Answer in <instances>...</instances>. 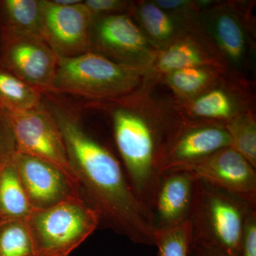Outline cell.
<instances>
[{
  "instance_id": "6",
  "label": "cell",
  "mask_w": 256,
  "mask_h": 256,
  "mask_svg": "<svg viewBox=\"0 0 256 256\" xmlns=\"http://www.w3.org/2000/svg\"><path fill=\"white\" fill-rule=\"evenodd\" d=\"M252 6V2L213 1L194 18L228 70L248 78L256 56Z\"/></svg>"
},
{
  "instance_id": "14",
  "label": "cell",
  "mask_w": 256,
  "mask_h": 256,
  "mask_svg": "<svg viewBox=\"0 0 256 256\" xmlns=\"http://www.w3.org/2000/svg\"><path fill=\"white\" fill-rule=\"evenodd\" d=\"M176 170L188 171L197 180L256 205V168L232 146L195 164Z\"/></svg>"
},
{
  "instance_id": "5",
  "label": "cell",
  "mask_w": 256,
  "mask_h": 256,
  "mask_svg": "<svg viewBox=\"0 0 256 256\" xmlns=\"http://www.w3.org/2000/svg\"><path fill=\"white\" fill-rule=\"evenodd\" d=\"M24 223L35 256H68L94 233L100 216L80 195L34 210Z\"/></svg>"
},
{
  "instance_id": "13",
  "label": "cell",
  "mask_w": 256,
  "mask_h": 256,
  "mask_svg": "<svg viewBox=\"0 0 256 256\" xmlns=\"http://www.w3.org/2000/svg\"><path fill=\"white\" fill-rule=\"evenodd\" d=\"M201 66L228 69L210 40L192 20L170 44L156 50L146 79L158 85L166 74L180 69Z\"/></svg>"
},
{
  "instance_id": "20",
  "label": "cell",
  "mask_w": 256,
  "mask_h": 256,
  "mask_svg": "<svg viewBox=\"0 0 256 256\" xmlns=\"http://www.w3.org/2000/svg\"><path fill=\"white\" fill-rule=\"evenodd\" d=\"M42 0H0V31L40 35Z\"/></svg>"
},
{
  "instance_id": "16",
  "label": "cell",
  "mask_w": 256,
  "mask_h": 256,
  "mask_svg": "<svg viewBox=\"0 0 256 256\" xmlns=\"http://www.w3.org/2000/svg\"><path fill=\"white\" fill-rule=\"evenodd\" d=\"M232 146L225 126L186 122L163 162L162 172L190 166Z\"/></svg>"
},
{
  "instance_id": "7",
  "label": "cell",
  "mask_w": 256,
  "mask_h": 256,
  "mask_svg": "<svg viewBox=\"0 0 256 256\" xmlns=\"http://www.w3.org/2000/svg\"><path fill=\"white\" fill-rule=\"evenodd\" d=\"M173 102L186 122L226 126L240 114L256 109L254 82L227 70L216 82L196 97Z\"/></svg>"
},
{
  "instance_id": "30",
  "label": "cell",
  "mask_w": 256,
  "mask_h": 256,
  "mask_svg": "<svg viewBox=\"0 0 256 256\" xmlns=\"http://www.w3.org/2000/svg\"><path fill=\"white\" fill-rule=\"evenodd\" d=\"M55 3L60 5H64V6H69V5H74L78 4L82 2L80 0H54Z\"/></svg>"
},
{
  "instance_id": "9",
  "label": "cell",
  "mask_w": 256,
  "mask_h": 256,
  "mask_svg": "<svg viewBox=\"0 0 256 256\" xmlns=\"http://www.w3.org/2000/svg\"><path fill=\"white\" fill-rule=\"evenodd\" d=\"M60 58L41 36L0 31V62L43 94H50Z\"/></svg>"
},
{
  "instance_id": "23",
  "label": "cell",
  "mask_w": 256,
  "mask_h": 256,
  "mask_svg": "<svg viewBox=\"0 0 256 256\" xmlns=\"http://www.w3.org/2000/svg\"><path fill=\"white\" fill-rule=\"evenodd\" d=\"M154 246L158 256H190L192 232L190 222L164 229L154 230Z\"/></svg>"
},
{
  "instance_id": "19",
  "label": "cell",
  "mask_w": 256,
  "mask_h": 256,
  "mask_svg": "<svg viewBox=\"0 0 256 256\" xmlns=\"http://www.w3.org/2000/svg\"><path fill=\"white\" fill-rule=\"evenodd\" d=\"M33 210L12 159L0 164V224L24 220Z\"/></svg>"
},
{
  "instance_id": "22",
  "label": "cell",
  "mask_w": 256,
  "mask_h": 256,
  "mask_svg": "<svg viewBox=\"0 0 256 256\" xmlns=\"http://www.w3.org/2000/svg\"><path fill=\"white\" fill-rule=\"evenodd\" d=\"M232 146L256 168V109L244 112L225 126Z\"/></svg>"
},
{
  "instance_id": "24",
  "label": "cell",
  "mask_w": 256,
  "mask_h": 256,
  "mask_svg": "<svg viewBox=\"0 0 256 256\" xmlns=\"http://www.w3.org/2000/svg\"><path fill=\"white\" fill-rule=\"evenodd\" d=\"M0 256H35L24 220L0 224Z\"/></svg>"
},
{
  "instance_id": "28",
  "label": "cell",
  "mask_w": 256,
  "mask_h": 256,
  "mask_svg": "<svg viewBox=\"0 0 256 256\" xmlns=\"http://www.w3.org/2000/svg\"><path fill=\"white\" fill-rule=\"evenodd\" d=\"M239 256H256V210L249 215L244 226Z\"/></svg>"
},
{
  "instance_id": "2",
  "label": "cell",
  "mask_w": 256,
  "mask_h": 256,
  "mask_svg": "<svg viewBox=\"0 0 256 256\" xmlns=\"http://www.w3.org/2000/svg\"><path fill=\"white\" fill-rule=\"evenodd\" d=\"M48 107L62 130L74 174L100 214V222L134 244L154 246L150 218L134 195L120 160L88 134L68 108L53 102Z\"/></svg>"
},
{
  "instance_id": "17",
  "label": "cell",
  "mask_w": 256,
  "mask_h": 256,
  "mask_svg": "<svg viewBox=\"0 0 256 256\" xmlns=\"http://www.w3.org/2000/svg\"><path fill=\"white\" fill-rule=\"evenodd\" d=\"M129 14L156 50H162L186 28L185 20L162 9L154 1H132Z\"/></svg>"
},
{
  "instance_id": "15",
  "label": "cell",
  "mask_w": 256,
  "mask_h": 256,
  "mask_svg": "<svg viewBox=\"0 0 256 256\" xmlns=\"http://www.w3.org/2000/svg\"><path fill=\"white\" fill-rule=\"evenodd\" d=\"M196 178L185 170L162 173L151 214L154 230L176 226L188 222Z\"/></svg>"
},
{
  "instance_id": "1",
  "label": "cell",
  "mask_w": 256,
  "mask_h": 256,
  "mask_svg": "<svg viewBox=\"0 0 256 256\" xmlns=\"http://www.w3.org/2000/svg\"><path fill=\"white\" fill-rule=\"evenodd\" d=\"M156 86L146 78L128 95L90 102L110 118L121 164L150 220L163 162L186 124L172 99L154 95Z\"/></svg>"
},
{
  "instance_id": "10",
  "label": "cell",
  "mask_w": 256,
  "mask_h": 256,
  "mask_svg": "<svg viewBox=\"0 0 256 256\" xmlns=\"http://www.w3.org/2000/svg\"><path fill=\"white\" fill-rule=\"evenodd\" d=\"M6 112L14 132L16 152L50 162L79 185L69 163L62 130L50 109L42 104L24 112Z\"/></svg>"
},
{
  "instance_id": "26",
  "label": "cell",
  "mask_w": 256,
  "mask_h": 256,
  "mask_svg": "<svg viewBox=\"0 0 256 256\" xmlns=\"http://www.w3.org/2000/svg\"><path fill=\"white\" fill-rule=\"evenodd\" d=\"M16 152V141L9 116L0 108V164L11 160Z\"/></svg>"
},
{
  "instance_id": "3",
  "label": "cell",
  "mask_w": 256,
  "mask_h": 256,
  "mask_svg": "<svg viewBox=\"0 0 256 256\" xmlns=\"http://www.w3.org/2000/svg\"><path fill=\"white\" fill-rule=\"evenodd\" d=\"M254 210L256 205L196 178L188 218L192 242L206 244L232 256H240L244 226Z\"/></svg>"
},
{
  "instance_id": "18",
  "label": "cell",
  "mask_w": 256,
  "mask_h": 256,
  "mask_svg": "<svg viewBox=\"0 0 256 256\" xmlns=\"http://www.w3.org/2000/svg\"><path fill=\"white\" fill-rule=\"evenodd\" d=\"M228 69L210 66L190 67L164 76L159 84H164L172 94V100L184 102L196 97L213 85Z\"/></svg>"
},
{
  "instance_id": "12",
  "label": "cell",
  "mask_w": 256,
  "mask_h": 256,
  "mask_svg": "<svg viewBox=\"0 0 256 256\" xmlns=\"http://www.w3.org/2000/svg\"><path fill=\"white\" fill-rule=\"evenodd\" d=\"M12 161L34 210H44L80 196L78 184L50 162L18 152Z\"/></svg>"
},
{
  "instance_id": "4",
  "label": "cell",
  "mask_w": 256,
  "mask_h": 256,
  "mask_svg": "<svg viewBox=\"0 0 256 256\" xmlns=\"http://www.w3.org/2000/svg\"><path fill=\"white\" fill-rule=\"evenodd\" d=\"M148 69L131 68L95 52L60 58L50 94H68L92 102L128 95L146 82Z\"/></svg>"
},
{
  "instance_id": "11",
  "label": "cell",
  "mask_w": 256,
  "mask_h": 256,
  "mask_svg": "<svg viewBox=\"0 0 256 256\" xmlns=\"http://www.w3.org/2000/svg\"><path fill=\"white\" fill-rule=\"evenodd\" d=\"M92 13L84 4L64 6L42 0L40 35L60 58L90 52Z\"/></svg>"
},
{
  "instance_id": "27",
  "label": "cell",
  "mask_w": 256,
  "mask_h": 256,
  "mask_svg": "<svg viewBox=\"0 0 256 256\" xmlns=\"http://www.w3.org/2000/svg\"><path fill=\"white\" fill-rule=\"evenodd\" d=\"M132 1L126 0H86L84 4L92 16L114 14H128Z\"/></svg>"
},
{
  "instance_id": "25",
  "label": "cell",
  "mask_w": 256,
  "mask_h": 256,
  "mask_svg": "<svg viewBox=\"0 0 256 256\" xmlns=\"http://www.w3.org/2000/svg\"><path fill=\"white\" fill-rule=\"evenodd\" d=\"M154 2L168 12L188 20H194L202 10L213 2L210 0H154Z\"/></svg>"
},
{
  "instance_id": "29",
  "label": "cell",
  "mask_w": 256,
  "mask_h": 256,
  "mask_svg": "<svg viewBox=\"0 0 256 256\" xmlns=\"http://www.w3.org/2000/svg\"><path fill=\"white\" fill-rule=\"evenodd\" d=\"M190 256H232L201 242H192Z\"/></svg>"
},
{
  "instance_id": "21",
  "label": "cell",
  "mask_w": 256,
  "mask_h": 256,
  "mask_svg": "<svg viewBox=\"0 0 256 256\" xmlns=\"http://www.w3.org/2000/svg\"><path fill=\"white\" fill-rule=\"evenodd\" d=\"M43 95L0 62V108L10 112L32 110L42 105Z\"/></svg>"
},
{
  "instance_id": "8",
  "label": "cell",
  "mask_w": 256,
  "mask_h": 256,
  "mask_svg": "<svg viewBox=\"0 0 256 256\" xmlns=\"http://www.w3.org/2000/svg\"><path fill=\"white\" fill-rule=\"evenodd\" d=\"M90 52L131 68L148 69L156 50L128 14L92 16Z\"/></svg>"
}]
</instances>
